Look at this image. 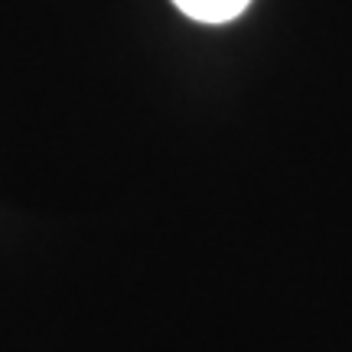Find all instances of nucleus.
Wrapping results in <instances>:
<instances>
[{
  "instance_id": "f257e3e1",
  "label": "nucleus",
  "mask_w": 352,
  "mask_h": 352,
  "mask_svg": "<svg viewBox=\"0 0 352 352\" xmlns=\"http://www.w3.org/2000/svg\"><path fill=\"white\" fill-rule=\"evenodd\" d=\"M252 0H173V7L183 16L196 20V23H209V26H222L239 20L241 13L248 10Z\"/></svg>"
}]
</instances>
